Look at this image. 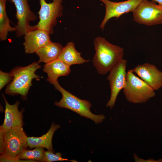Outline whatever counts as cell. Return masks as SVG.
<instances>
[{
	"mask_svg": "<svg viewBox=\"0 0 162 162\" xmlns=\"http://www.w3.org/2000/svg\"><path fill=\"white\" fill-rule=\"evenodd\" d=\"M81 55V53L75 49L74 43L70 42L63 47L58 58L70 66L74 64H80L89 61L83 58Z\"/></svg>",
	"mask_w": 162,
	"mask_h": 162,
	"instance_id": "obj_17",
	"label": "cell"
},
{
	"mask_svg": "<svg viewBox=\"0 0 162 162\" xmlns=\"http://www.w3.org/2000/svg\"><path fill=\"white\" fill-rule=\"evenodd\" d=\"M62 0H52L47 3L45 0H40V8L38 12L39 20L38 24L32 26V30L40 29L46 31L50 34L53 32V28L57 18L63 14Z\"/></svg>",
	"mask_w": 162,
	"mask_h": 162,
	"instance_id": "obj_6",
	"label": "cell"
},
{
	"mask_svg": "<svg viewBox=\"0 0 162 162\" xmlns=\"http://www.w3.org/2000/svg\"><path fill=\"white\" fill-rule=\"evenodd\" d=\"M156 2L142 0L132 12L134 20L148 26L162 24V6Z\"/></svg>",
	"mask_w": 162,
	"mask_h": 162,
	"instance_id": "obj_7",
	"label": "cell"
},
{
	"mask_svg": "<svg viewBox=\"0 0 162 162\" xmlns=\"http://www.w3.org/2000/svg\"><path fill=\"white\" fill-rule=\"evenodd\" d=\"M63 48L60 44L51 41L35 52L39 57L38 62L46 64L58 58Z\"/></svg>",
	"mask_w": 162,
	"mask_h": 162,
	"instance_id": "obj_16",
	"label": "cell"
},
{
	"mask_svg": "<svg viewBox=\"0 0 162 162\" xmlns=\"http://www.w3.org/2000/svg\"><path fill=\"white\" fill-rule=\"evenodd\" d=\"M13 3L16 10V17L17 24L16 35L20 37L28 31L32 30L30 22L37 19L36 15L31 10L28 3V0H8Z\"/></svg>",
	"mask_w": 162,
	"mask_h": 162,
	"instance_id": "obj_9",
	"label": "cell"
},
{
	"mask_svg": "<svg viewBox=\"0 0 162 162\" xmlns=\"http://www.w3.org/2000/svg\"><path fill=\"white\" fill-rule=\"evenodd\" d=\"M153 1L159 3V4L162 6V0H151Z\"/></svg>",
	"mask_w": 162,
	"mask_h": 162,
	"instance_id": "obj_23",
	"label": "cell"
},
{
	"mask_svg": "<svg viewBox=\"0 0 162 162\" xmlns=\"http://www.w3.org/2000/svg\"><path fill=\"white\" fill-rule=\"evenodd\" d=\"M127 64V60L122 59L110 71L107 79L109 82L111 95L106 105L107 107L113 108L118 94L125 86Z\"/></svg>",
	"mask_w": 162,
	"mask_h": 162,
	"instance_id": "obj_8",
	"label": "cell"
},
{
	"mask_svg": "<svg viewBox=\"0 0 162 162\" xmlns=\"http://www.w3.org/2000/svg\"><path fill=\"white\" fill-rule=\"evenodd\" d=\"M105 5V13L100 26L103 30L107 22L111 18L117 19L122 14L133 12L142 0H128L121 2H114L109 0H100Z\"/></svg>",
	"mask_w": 162,
	"mask_h": 162,
	"instance_id": "obj_10",
	"label": "cell"
},
{
	"mask_svg": "<svg viewBox=\"0 0 162 162\" xmlns=\"http://www.w3.org/2000/svg\"><path fill=\"white\" fill-rule=\"evenodd\" d=\"M44 148L37 147L32 150H25L20 153L17 158L22 160H31L45 162Z\"/></svg>",
	"mask_w": 162,
	"mask_h": 162,
	"instance_id": "obj_19",
	"label": "cell"
},
{
	"mask_svg": "<svg viewBox=\"0 0 162 162\" xmlns=\"http://www.w3.org/2000/svg\"><path fill=\"white\" fill-rule=\"evenodd\" d=\"M47 31L37 29L27 32L24 35L23 45L26 54L32 53L51 41Z\"/></svg>",
	"mask_w": 162,
	"mask_h": 162,
	"instance_id": "obj_12",
	"label": "cell"
},
{
	"mask_svg": "<svg viewBox=\"0 0 162 162\" xmlns=\"http://www.w3.org/2000/svg\"><path fill=\"white\" fill-rule=\"evenodd\" d=\"M7 0H0V39L1 41L6 40L9 32H16L15 27L10 25V20L6 10Z\"/></svg>",
	"mask_w": 162,
	"mask_h": 162,
	"instance_id": "obj_18",
	"label": "cell"
},
{
	"mask_svg": "<svg viewBox=\"0 0 162 162\" xmlns=\"http://www.w3.org/2000/svg\"><path fill=\"white\" fill-rule=\"evenodd\" d=\"M13 79L10 73L0 71V89H2L7 84Z\"/></svg>",
	"mask_w": 162,
	"mask_h": 162,
	"instance_id": "obj_21",
	"label": "cell"
},
{
	"mask_svg": "<svg viewBox=\"0 0 162 162\" xmlns=\"http://www.w3.org/2000/svg\"><path fill=\"white\" fill-rule=\"evenodd\" d=\"M27 138L22 126L14 127L4 132L0 131V155L17 158L28 146Z\"/></svg>",
	"mask_w": 162,
	"mask_h": 162,
	"instance_id": "obj_3",
	"label": "cell"
},
{
	"mask_svg": "<svg viewBox=\"0 0 162 162\" xmlns=\"http://www.w3.org/2000/svg\"><path fill=\"white\" fill-rule=\"evenodd\" d=\"M70 67L58 58L46 64L43 70L47 74V81L53 85L58 81L59 77L69 74L70 72Z\"/></svg>",
	"mask_w": 162,
	"mask_h": 162,
	"instance_id": "obj_14",
	"label": "cell"
},
{
	"mask_svg": "<svg viewBox=\"0 0 162 162\" xmlns=\"http://www.w3.org/2000/svg\"><path fill=\"white\" fill-rule=\"evenodd\" d=\"M60 128L59 125L53 122L48 132L41 136L28 137V147L31 149L37 147H42L54 152L52 144V138L55 132Z\"/></svg>",
	"mask_w": 162,
	"mask_h": 162,
	"instance_id": "obj_15",
	"label": "cell"
},
{
	"mask_svg": "<svg viewBox=\"0 0 162 162\" xmlns=\"http://www.w3.org/2000/svg\"><path fill=\"white\" fill-rule=\"evenodd\" d=\"M95 54L92 60L93 66L101 75L107 73L123 58V48L112 44L104 38H96L94 41Z\"/></svg>",
	"mask_w": 162,
	"mask_h": 162,
	"instance_id": "obj_1",
	"label": "cell"
},
{
	"mask_svg": "<svg viewBox=\"0 0 162 162\" xmlns=\"http://www.w3.org/2000/svg\"><path fill=\"white\" fill-rule=\"evenodd\" d=\"M54 152L48 150L45 151L44 154L45 162H51L56 161H74V160H69L67 158H62L61 153L57 152L55 154Z\"/></svg>",
	"mask_w": 162,
	"mask_h": 162,
	"instance_id": "obj_20",
	"label": "cell"
},
{
	"mask_svg": "<svg viewBox=\"0 0 162 162\" xmlns=\"http://www.w3.org/2000/svg\"><path fill=\"white\" fill-rule=\"evenodd\" d=\"M126 100L134 104L144 103L155 95L154 90L132 69L127 72L125 86L123 89Z\"/></svg>",
	"mask_w": 162,
	"mask_h": 162,
	"instance_id": "obj_5",
	"label": "cell"
},
{
	"mask_svg": "<svg viewBox=\"0 0 162 162\" xmlns=\"http://www.w3.org/2000/svg\"><path fill=\"white\" fill-rule=\"evenodd\" d=\"M0 161L1 162H37L31 160H22L17 158H11L4 157L1 155L0 156Z\"/></svg>",
	"mask_w": 162,
	"mask_h": 162,
	"instance_id": "obj_22",
	"label": "cell"
},
{
	"mask_svg": "<svg viewBox=\"0 0 162 162\" xmlns=\"http://www.w3.org/2000/svg\"><path fill=\"white\" fill-rule=\"evenodd\" d=\"M38 62H34L25 67H17L12 69L10 74L13 79L7 86L6 94L9 95L20 94L24 99L27 95L34 79L39 81L42 78L35 74L41 66Z\"/></svg>",
	"mask_w": 162,
	"mask_h": 162,
	"instance_id": "obj_2",
	"label": "cell"
},
{
	"mask_svg": "<svg viewBox=\"0 0 162 162\" xmlns=\"http://www.w3.org/2000/svg\"><path fill=\"white\" fill-rule=\"evenodd\" d=\"M53 85L62 95L59 101L55 102V105L70 110L81 116L90 119L96 124L101 122L105 119V116L103 115H95L91 112L92 104L88 101L80 99L68 92L61 86L58 81Z\"/></svg>",
	"mask_w": 162,
	"mask_h": 162,
	"instance_id": "obj_4",
	"label": "cell"
},
{
	"mask_svg": "<svg viewBox=\"0 0 162 162\" xmlns=\"http://www.w3.org/2000/svg\"><path fill=\"white\" fill-rule=\"evenodd\" d=\"M132 70L154 91L162 87V72L154 65L145 63L137 65Z\"/></svg>",
	"mask_w": 162,
	"mask_h": 162,
	"instance_id": "obj_11",
	"label": "cell"
},
{
	"mask_svg": "<svg viewBox=\"0 0 162 162\" xmlns=\"http://www.w3.org/2000/svg\"><path fill=\"white\" fill-rule=\"evenodd\" d=\"M2 96L5 101V107L4 121L2 125L0 126V131L4 132L16 126H22V110H19V102L16 101L14 104L11 105L8 102L3 94Z\"/></svg>",
	"mask_w": 162,
	"mask_h": 162,
	"instance_id": "obj_13",
	"label": "cell"
}]
</instances>
